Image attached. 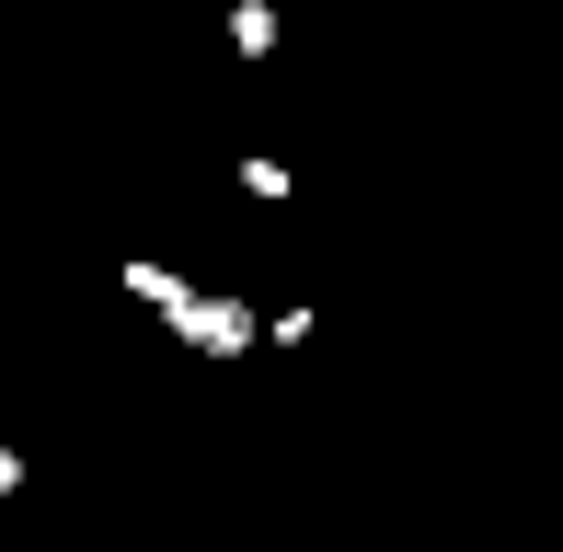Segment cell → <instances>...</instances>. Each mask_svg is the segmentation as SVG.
Segmentation results:
<instances>
[{"instance_id": "obj_1", "label": "cell", "mask_w": 563, "mask_h": 552, "mask_svg": "<svg viewBox=\"0 0 563 552\" xmlns=\"http://www.w3.org/2000/svg\"><path fill=\"white\" fill-rule=\"evenodd\" d=\"M162 334L185 345V357H253V345H265V322H253V299H208V288H196Z\"/></svg>"}, {"instance_id": "obj_2", "label": "cell", "mask_w": 563, "mask_h": 552, "mask_svg": "<svg viewBox=\"0 0 563 552\" xmlns=\"http://www.w3.org/2000/svg\"><path fill=\"white\" fill-rule=\"evenodd\" d=\"M115 288H126V299H150V311H162V322H173V311H185V299H196L185 276H173V265H150V254H139V265H115Z\"/></svg>"}, {"instance_id": "obj_3", "label": "cell", "mask_w": 563, "mask_h": 552, "mask_svg": "<svg viewBox=\"0 0 563 552\" xmlns=\"http://www.w3.org/2000/svg\"><path fill=\"white\" fill-rule=\"evenodd\" d=\"M230 46H242V58H276V0H230Z\"/></svg>"}, {"instance_id": "obj_4", "label": "cell", "mask_w": 563, "mask_h": 552, "mask_svg": "<svg viewBox=\"0 0 563 552\" xmlns=\"http://www.w3.org/2000/svg\"><path fill=\"white\" fill-rule=\"evenodd\" d=\"M242 185L265 196V208H288V196H299V173H288V162H265V150H253V162H242Z\"/></svg>"}, {"instance_id": "obj_5", "label": "cell", "mask_w": 563, "mask_h": 552, "mask_svg": "<svg viewBox=\"0 0 563 552\" xmlns=\"http://www.w3.org/2000/svg\"><path fill=\"white\" fill-rule=\"evenodd\" d=\"M0 495H23V449H0Z\"/></svg>"}]
</instances>
